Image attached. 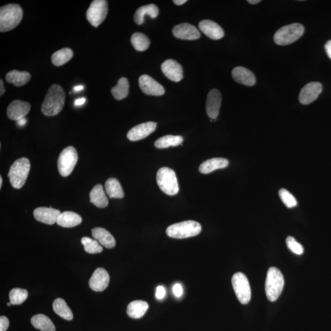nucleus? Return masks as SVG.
<instances>
[{
    "instance_id": "bb28decb",
    "label": "nucleus",
    "mask_w": 331,
    "mask_h": 331,
    "mask_svg": "<svg viewBox=\"0 0 331 331\" xmlns=\"http://www.w3.org/2000/svg\"><path fill=\"white\" fill-rule=\"evenodd\" d=\"M159 14V10L157 6L151 4L144 6L138 8L136 11L134 16V20L138 25H141L144 23V16L149 15L150 18L153 19L157 18Z\"/></svg>"
},
{
    "instance_id": "a19ab883",
    "label": "nucleus",
    "mask_w": 331,
    "mask_h": 331,
    "mask_svg": "<svg viewBox=\"0 0 331 331\" xmlns=\"http://www.w3.org/2000/svg\"><path fill=\"white\" fill-rule=\"evenodd\" d=\"M166 296V289L163 286H158L156 291V297L158 299H163Z\"/></svg>"
},
{
    "instance_id": "4468645a",
    "label": "nucleus",
    "mask_w": 331,
    "mask_h": 331,
    "mask_svg": "<svg viewBox=\"0 0 331 331\" xmlns=\"http://www.w3.org/2000/svg\"><path fill=\"white\" fill-rule=\"evenodd\" d=\"M31 109V105L28 102L21 100H15L9 105L7 109L8 118L12 121H18L26 118Z\"/></svg>"
},
{
    "instance_id": "20e7f679",
    "label": "nucleus",
    "mask_w": 331,
    "mask_h": 331,
    "mask_svg": "<svg viewBox=\"0 0 331 331\" xmlns=\"http://www.w3.org/2000/svg\"><path fill=\"white\" fill-rule=\"evenodd\" d=\"M30 166V161L26 158H19L11 166L8 177L14 188L20 189L24 185L29 176Z\"/></svg>"
},
{
    "instance_id": "f03ea898",
    "label": "nucleus",
    "mask_w": 331,
    "mask_h": 331,
    "mask_svg": "<svg viewBox=\"0 0 331 331\" xmlns=\"http://www.w3.org/2000/svg\"><path fill=\"white\" fill-rule=\"evenodd\" d=\"M23 18V10L17 4H9L0 8V32L15 29Z\"/></svg>"
},
{
    "instance_id": "c9c22d12",
    "label": "nucleus",
    "mask_w": 331,
    "mask_h": 331,
    "mask_svg": "<svg viewBox=\"0 0 331 331\" xmlns=\"http://www.w3.org/2000/svg\"><path fill=\"white\" fill-rule=\"evenodd\" d=\"M28 296L29 293L25 289L13 288L9 294L10 302L12 305H20L26 301Z\"/></svg>"
},
{
    "instance_id": "cd10ccee",
    "label": "nucleus",
    "mask_w": 331,
    "mask_h": 331,
    "mask_svg": "<svg viewBox=\"0 0 331 331\" xmlns=\"http://www.w3.org/2000/svg\"><path fill=\"white\" fill-rule=\"evenodd\" d=\"M31 79V74L27 71L13 70L9 72L6 76L8 82L13 83L16 87L27 84Z\"/></svg>"
},
{
    "instance_id": "4be33fe9",
    "label": "nucleus",
    "mask_w": 331,
    "mask_h": 331,
    "mask_svg": "<svg viewBox=\"0 0 331 331\" xmlns=\"http://www.w3.org/2000/svg\"><path fill=\"white\" fill-rule=\"evenodd\" d=\"M92 236L95 240L107 249H113L116 246V239L104 228H94L91 230Z\"/></svg>"
},
{
    "instance_id": "37998d69",
    "label": "nucleus",
    "mask_w": 331,
    "mask_h": 331,
    "mask_svg": "<svg viewBox=\"0 0 331 331\" xmlns=\"http://www.w3.org/2000/svg\"><path fill=\"white\" fill-rule=\"evenodd\" d=\"M324 49L327 56L331 59V40L327 41V43L325 44Z\"/></svg>"
},
{
    "instance_id": "7c9ffc66",
    "label": "nucleus",
    "mask_w": 331,
    "mask_h": 331,
    "mask_svg": "<svg viewBox=\"0 0 331 331\" xmlns=\"http://www.w3.org/2000/svg\"><path fill=\"white\" fill-rule=\"evenodd\" d=\"M53 309L58 316L66 320L70 321L73 318V314L65 300L58 298L53 302Z\"/></svg>"
},
{
    "instance_id": "f8f14e48",
    "label": "nucleus",
    "mask_w": 331,
    "mask_h": 331,
    "mask_svg": "<svg viewBox=\"0 0 331 331\" xmlns=\"http://www.w3.org/2000/svg\"><path fill=\"white\" fill-rule=\"evenodd\" d=\"M141 90L147 95L161 96L165 94V88L148 75H142L139 79Z\"/></svg>"
},
{
    "instance_id": "6e6552de",
    "label": "nucleus",
    "mask_w": 331,
    "mask_h": 331,
    "mask_svg": "<svg viewBox=\"0 0 331 331\" xmlns=\"http://www.w3.org/2000/svg\"><path fill=\"white\" fill-rule=\"evenodd\" d=\"M78 160L76 149L69 146L62 150L58 158L57 166L61 176L68 177L73 171Z\"/></svg>"
},
{
    "instance_id": "79ce46f5",
    "label": "nucleus",
    "mask_w": 331,
    "mask_h": 331,
    "mask_svg": "<svg viewBox=\"0 0 331 331\" xmlns=\"http://www.w3.org/2000/svg\"><path fill=\"white\" fill-rule=\"evenodd\" d=\"M172 291L173 293L177 297H180L183 294V288L181 285L180 283H176L173 286L172 288Z\"/></svg>"
},
{
    "instance_id": "a18cd8bd",
    "label": "nucleus",
    "mask_w": 331,
    "mask_h": 331,
    "mask_svg": "<svg viewBox=\"0 0 331 331\" xmlns=\"http://www.w3.org/2000/svg\"><path fill=\"white\" fill-rule=\"evenodd\" d=\"M27 119L26 118L19 120V121H17V124L18 125L19 127H23L24 125H26L27 124Z\"/></svg>"
},
{
    "instance_id": "393cba45",
    "label": "nucleus",
    "mask_w": 331,
    "mask_h": 331,
    "mask_svg": "<svg viewBox=\"0 0 331 331\" xmlns=\"http://www.w3.org/2000/svg\"><path fill=\"white\" fill-rule=\"evenodd\" d=\"M90 202L99 208L107 207L109 203L103 187L101 184L94 186L90 193Z\"/></svg>"
},
{
    "instance_id": "8fccbe9b",
    "label": "nucleus",
    "mask_w": 331,
    "mask_h": 331,
    "mask_svg": "<svg viewBox=\"0 0 331 331\" xmlns=\"http://www.w3.org/2000/svg\"><path fill=\"white\" fill-rule=\"evenodd\" d=\"M248 2L250 4L256 5L261 2V1L260 0H249Z\"/></svg>"
},
{
    "instance_id": "423d86ee",
    "label": "nucleus",
    "mask_w": 331,
    "mask_h": 331,
    "mask_svg": "<svg viewBox=\"0 0 331 331\" xmlns=\"http://www.w3.org/2000/svg\"><path fill=\"white\" fill-rule=\"evenodd\" d=\"M157 182L160 190L169 196L176 195L179 191L176 173L172 169L163 167L158 171Z\"/></svg>"
},
{
    "instance_id": "de8ad7c7",
    "label": "nucleus",
    "mask_w": 331,
    "mask_h": 331,
    "mask_svg": "<svg viewBox=\"0 0 331 331\" xmlns=\"http://www.w3.org/2000/svg\"><path fill=\"white\" fill-rule=\"evenodd\" d=\"M186 2V0H174L173 2L174 4L180 6L185 4Z\"/></svg>"
},
{
    "instance_id": "2f4dec72",
    "label": "nucleus",
    "mask_w": 331,
    "mask_h": 331,
    "mask_svg": "<svg viewBox=\"0 0 331 331\" xmlns=\"http://www.w3.org/2000/svg\"><path fill=\"white\" fill-rule=\"evenodd\" d=\"M183 138L180 136L166 135L155 141V146L158 149H166L169 147L181 145Z\"/></svg>"
},
{
    "instance_id": "b1692460",
    "label": "nucleus",
    "mask_w": 331,
    "mask_h": 331,
    "mask_svg": "<svg viewBox=\"0 0 331 331\" xmlns=\"http://www.w3.org/2000/svg\"><path fill=\"white\" fill-rule=\"evenodd\" d=\"M82 221L81 216L79 214L71 211H65L58 216L57 224L64 228H72L80 225Z\"/></svg>"
},
{
    "instance_id": "39448f33",
    "label": "nucleus",
    "mask_w": 331,
    "mask_h": 331,
    "mask_svg": "<svg viewBox=\"0 0 331 331\" xmlns=\"http://www.w3.org/2000/svg\"><path fill=\"white\" fill-rule=\"evenodd\" d=\"M201 230L198 222L187 220L171 225L167 228L166 234L172 238L186 239L198 235Z\"/></svg>"
},
{
    "instance_id": "58836bf2",
    "label": "nucleus",
    "mask_w": 331,
    "mask_h": 331,
    "mask_svg": "<svg viewBox=\"0 0 331 331\" xmlns=\"http://www.w3.org/2000/svg\"><path fill=\"white\" fill-rule=\"evenodd\" d=\"M286 246L294 254L296 255H302L304 254V249L302 245L297 243L296 239L291 236H288L286 239Z\"/></svg>"
},
{
    "instance_id": "49530a36",
    "label": "nucleus",
    "mask_w": 331,
    "mask_h": 331,
    "mask_svg": "<svg viewBox=\"0 0 331 331\" xmlns=\"http://www.w3.org/2000/svg\"><path fill=\"white\" fill-rule=\"evenodd\" d=\"M0 95L2 96L5 93L6 90L4 87V82L1 79L0 80Z\"/></svg>"
},
{
    "instance_id": "3c124183",
    "label": "nucleus",
    "mask_w": 331,
    "mask_h": 331,
    "mask_svg": "<svg viewBox=\"0 0 331 331\" xmlns=\"http://www.w3.org/2000/svg\"><path fill=\"white\" fill-rule=\"evenodd\" d=\"M3 184V178L2 176H0V188H2Z\"/></svg>"
},
{
    "instance_id": "c03bdc74",
    "label": "nucleus",
    "mask_w": 331,
    "mask_h": 331,
    "mask_svg": "<svg viewBox=\"0 0 331 331\" xmlns=\"http://www.w3.org/2000/svg\"><path fill=\"white\" fill-rule=\"evenodd\" d=\"M85 101L86 99L85 98H79L75 101L74 104L76 105V106H80V105H82L84 104Z\"/></svg>"
},
{
    "instance_id": "2eb2a0df",
    "label": "nucleus",
    "mask_w": 331,
    "mask_h": 331,
    "mask_svg": "<svg viewBox=\"0 0 331 331\" xmlns=\"http://www.w3.org/2000/svg\"><path fill=\"white\" fill-rule=\"evenodd\" d=\"M109 275L103 268H97L89 280L91 290L100 292L106 289L109 283Z\"/></svg>"
},
{
    "instance_id": "6ab92c4d",
    "label": "nucleus",
    "mask_w": 331,
    "mask_h": 331,
    "mask_svg": "<svg viewBox=\"0 0 331 331\" xmlns=\"http://www.w3.org/2000/svg\"><path fill=\"white\" fill-rule=\"evenodd\" d=\"M61 212L59 210L51 207H38L33 212L37 221L47 225H52L57 223Z\"/></svg>"
},
{
    "instance_id": "ea45409f",
    "label": "nucleus",
    "mask_w": 331,
    "mask_h": 331,
    "mask_svg": "<svg viewBox=\"0 0 331 331\" xmlns=\"http://www.w3.org/2000/svg\"><path fill=\"white\" fill-rule=\"evenodd\" d=\"M9 319L5 316L0 317V331H7L9 327Z\"/></svg>"
},
{
    "instance_id": "f3484780",
    "label": "nucleus",
    "mask_w": 331,
    "mask_h": 331,
    "mask_svg": "<svg viewBox=\"0 0 331 331\" xmlns=\"http://www.w3.org/2000/svg\"><path fill=\"white\" fill-rule=\"evenodd\" d=\"M161 68L165 76L172 81L178 82L183 78L182 66L176 61L167 60L163 63Z\"/></svg>"
},
{
    "instance_id": "c756f323",
    "label": "nucleus",
    "mask_w": 331,
    "mask_h": 331,
    "mask_svg": "<svg viewBox=\"0 0 331 331\" xmlns=\"http://www.w3.org/2000/svg\"><path fill=\"white\" fill-rule=\"evenodd\" d=\"M31 322L36 329L41 331H55V326L51 319L43 314L33 316Z\"/></svg>"
},
{
    "instance_id": "603ef678",
    "label": "nucleus",
    "mask_w": 331,
    "mask_h": 331,
    "mask_svg": "<svg viewBox=\"0 0 331 331\" xmlns=\"http://www.w3.org/2000/svg\"><path fill=\"white\" fill-rule=\"evenodd\" d=\"M7 305H8V306H11V302H8V304H7Z\"/></svg>"
},
{
    "instance_id": "dca6fc26",
    "label": "nucleus",
    "mask_w": 331,
    "mask_h": 331,
    "mask_svg": "<svg viewBox=\"0 0 331 331\" xmlns=\"http://www.w3.org/2000/svg\"><path fill=\"white\" fill-rule=\"evenodd\" d=\"M172 33L175 37L183 40H196L201 37L199 30L193 25L187 23L175 26Z\"/></svg>"
},
{
    "instance_id": "5701e85b",
    "label": "nucleus",
    "mask_w": 331,
    "mask_h": 331,
    "mask_svg": "<svg viewBox=\"0 0 331 331\" xmlns=\"http://www.w3.org/2000/svg\"><path fill=\"white\" fill-rule=\"evenodd\" d=\"M228 165H229V161L226 158H212L202 163L199 166V171L202 174H207L216 169L227 168Z\"/></svg>"
},
{
    "instance_id": "a211bd4d",
    "label": "nucleus",
    "mask_w": 331,
    "mask_h": 331,
    "mask_svg": "<svg viewBox=\"0 0 331 331\" xmlns=\"http://www.w3.org/2000/svg\"><path fill=\"white\" fill-rule=\"evenodd\" d=\"M222 103L220 92L216 89H212L208 93L206 101V113L210 119L217 118Z\"/></svg>"
},
{
    "instance_id": "a878e982",
    "label": "nucleus",
    "mask_w": 331,
    "mask_h": 331,
    "mask_svg": "<svg viewBox=\"0 0 331 331\" xmlns=\"http://www.w3.org/2000/svg\"><path fill=\"white\" fill-rule=\"evenodd\" d=\"M148 308L147 302L141 300H135L128 305L127 312L131 318L139 319L145 315Z\"/></svg>"
},
{
    "instance_id": "72a5a7b5",
    "label": "nucleus",
    "mask_w": 331,
    "mask_h": 331,
    "mask_svg": "<svg viewBox=\"0 0 331 331\" xmlns=\"http://www.w3.org/2000/svg\"><path fill=\"white\" fill-rule=\"evenodd\" d=\"M73 52L71 49L63 48L55 52L52 55V62L55 66H60L65 65L73 58Z\"/></svg>"
},
{
    "instance_id": "9d476101",
    "label": "nucleus",
    "mask_w": 331,
    "mask_h": 331,
    "mask_svg": "<svg viewBox=\"0 0 331 331\" xmlns=\"http://www.w3.org/2000/svg\"><path fill=\"white\" fill-rule=\"evenodd\" d=\"M232 285L236 296L242 304H247L251 299V288L246 275L237 272L232 277Z\"/></svg>"
},
{
    "instance_id": "ddd939ff",
    "label": "nucleus",
    "mask_w": 331,
    "mask_h": 331,
    "mask_svg": "<svg viewBox=\"0 0 331 331\" xmlns=\"http://www.w3.org/2000/svg\"><path fill=\"white\" fill-rule=\"evenodd\" d=\"M157 123L153 122H146L137 125L131 129L127 134V138L131 141H138L143 140L157 129Z\"/></svg>"
},
{
    "instance_id": "7ed1b4c3",
    "label": "nucleus",
    "mask_w": 331,
    "mask_h": 331,
    "mask_svg": "<svg viewBox=\"0 0 331 331\" xmlns=\"http://www.w3.org/2000/svg\"><path fill=\"white\" fill-rule=\"evenodd\" d=\"M284 277L279 269L271 267L267 274L265 291L270 301L274 302L280 296L284 287Z\"/></svg>"
},
{
    "instance_id": "412c9836",
    "label": "nucleus",
    "mask_w": 331,
    "mask_h": 331,
    "mask_svg": "<svg viewBox=\"0 0 331 331\" xmlns=\"http://www.w3.org/2000/svg\"><path fill=\"white\" fill-rule=\"evenodd\" d=\"M232 76L234 80L241 84L247 86H253L255 84L256 77L255 74L249 69L237 66L233 69Z\"/></svg>"
},
{
    "instance_id": "f704fd0d",
    "label": "nucleus",
    "mask_w": 331,
    "mask_h": 331,
    "mask_svg": "<svg viewBox=\"0 0 331 331\" xmlns=\"http://www.w3.org/2000/svg\"><path fill=\"white\" fill-rule=\"evenodd\" d=\"M131 42L136 51L143 52L146 51L150 44L149 39L142 33H135L131 38Z\"/></svg>"
},
{
    "instance_id": "473e14b6",
    "label": "nucleus",
    "mask_w": 331,
    "mask_h": 331,
    "mask_svg": "<svg viewBox=\"0 0 331 331\" xmlns=\"http://www.w3.org/2000/svg\"><path fill=\"white\" fill-rule=\"evenodd\" d=\"M130 84L129 80L125 77H122L119 80L118 84L111 89L114 98L117 100L123 99L129 93Z\"/></svg>"
},
{
    "instance_id": "aec40b11",
    "label": "nucleus",
    "mask_w": 331,
    "mask_h": 331,
    "mask_svg": "<svg viewBox=\"0 0 331 331\" xmlns=\"http://www.w3.org/2000/svg\"><path fill=\"white\" fill-rule=\"evenodd\" d=\"M199 27L202 32L212 40H220L224 37V30L215 22L209 20L202 21L199 22Z\"/></svg>"
},
{
    "instance_id": "f257e3e1",
    "label": "nucleus",
    "mask_w": 331,
    "mask_h": 331,
    "mask_svg": "<svg viewBox=\"0 0 331 331\" xmlns=\"http://www.w3.org/2000/svg\"><path fill=\"white\" fill-rule=\"evenodd\" d=\"M65 102V93L60 85L51 86L41 105L42 113L46 116H57L62 111Z\"/></svg>"
},
{
    "instance_id": "9b49d317",
    "label": "nucleus",
    "mask_w": 331,
    "mask_h": 331,
    "mask_svg": "<svg viewBox=\"0 0 331 331\" xmlns=\"http://www.w3.org/2000/svg\"><path fill=\"white\" fill-rule=\"evenodd\" d=\"M322 85L318 82L307 83L300 91L299 100L300 103L307 105L315 101L322 92Z\"/></svg>"
},
{
    "instance_id": "09e8293b",
    "label": "nucleus",
    "mask_w": 331,
    "mask_h": 331,
    "mask_svg": "<svg viewBox=\"0 0 331 331\" xmlns=\"http://www.w3.org/2000/svg\"><path fill=\"white\" fill-rule=\"evenodd\" d=\"M83 90V85H77L76 87H74V91L75 92H78V91H80Z\"/></svg>"
},
{
    "instance_id": "e433bc0d",
    "label": "nucleus",
    "mask_w": 331,
    "mask_h": 331,
    "mask_svg": "<svg viewBox=\"0 0 331 331\" xmlns=\"http://www.w3.org/2000/svg\"><path fill=\"white\" fill-rule=\"evenodd\" d=\"M81 243L84 247L85 251L88 254H99L102 252V247L96 240L89 238L87 237H83L81 239Z\"/></svg>"
},
{
    "instance_id": "1a4fd4ad",
    "label": "nucleus",
    "mask_w": 331,
    "mask_h": 331,
    "mask_svg": "<svg viewBox=\"0 0 331 331\" xmlns=\"http://www.w3.org/2000/svg\"><path fill=\"white\" fill-rule=\"evenodd\" d=\"M108 13V5L105 0H94L86 13V18L91 26L98 27L104 22Z\"/></svg>"
},
{
    "instance_id": "0eeeda50",
    "label": "nucleus",
    "mask_w": 331,
    "mask_h": 331,
    "mask_svg": "<svg viewBox=\"0 0 331 331\" xmlns=\"http://www.w3.org/2000/svg\"><path fill=\"white\" fill-rule=\"evenodd\" d=\"M304 33V27L302 24L294 23L280 28L275 33L274 37L275 43L279 46H286L297 41Z\"/></svg>"
},
{
    "instance_id": "4c0bfd02",
    "label": "nucleus",
    "mask_w": 331,
    "mask_h": 331,
    "mask_svg": "<svg viewBox=\"0 0 331 331\" xmlns=\"http://www.w3.org/2000/svg\"><path fill=\"white\" fill-rule=\"evenodd\" d=\"M279 194L283 204L288 208H293L297 205V202L295 197L286 189H280Z\"/></svg>"
},
{
    "instance_id": "c85d7f7f",
    "label": "nucleus",
    "mask_w": 331,
    "mask_h": 331,
    "mask_svg": "<svg viewBox=\"0 0 331 331\" xmlns=\"http://www.w3.org/2000/svg\"><path fill=\"white\" fill-rule=\"evenodd\" d=\"M105 191L111 198H123L125 196L123 188L119 180L115 178H109L105 183Z\"/></svg>"
}]
</instances>
